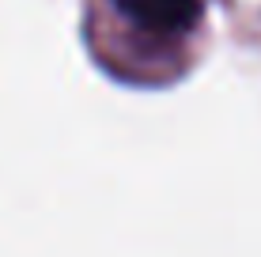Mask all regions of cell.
Segmentation results:
<instances>
[{
	"label": "cell",
	"mask_w": 261,
	"mask_h": 257,
	"mask_svg": "<svg viewBox=\"0 0 261 257\" xmlns=\"http://www.w3.org/2000/svg\"><path fill=\"white\" fill-rule=\"evenodd\" d=\"M110 8L148 42H186L204 19V0H110Z\"/></svg>",
	"instance_id": "obj_1"
}]
</instances>
